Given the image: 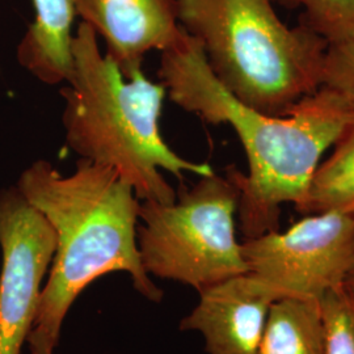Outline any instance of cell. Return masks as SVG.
<instances>
[{"label":"cell","instance_id":"6da1fadb","mask_svg":"<svg viewBox=\"0 0 354 354\" xmlns=\"http://www.w3.org/2000/svg\"><path fill=\"white\" fill-rule=\"evenodd\" d=\"M158 77L178 108L207 124H226L241 140L248 172L228 167L226 175L239 193L243 241L279 230L282 205H302L323 153L354 120L353 111L323 87L288 115L263 113L241 102L218 82L200 44L185 30L160 51Z\"/></svg>","mask_w":354,"mask_h":354},{"label":"cell","instance_id":"7a4b0ae2","mask_svg":"<svg viewBox=\"0 0 354 354\" xmlns=\"http://www.w3.org/2000/svg\"><path fill=\"white\" fill-rule=\"evenodd\" d=\"M16 185L48 219L57 238L28 337L30 354L55 351L76 298L108 273L124 272L149 302L163 301L165 292L140 263V200L113 168L79 158L74 172L64 176L50 162L38 159L21 172Z\"/></svg>","mask_w":354,"mask_h":354},{"label":"cell","instance_id":"3957f363","mask_svg":"<svg viewBox=\"0 0 354 354\" xmlns=\"http://www.w3.org/2000/svg\"><path fill=\"white\" fill-rule=\"evenodd\" d=\"M74 68L61 89L66 145L80 159L106 165L124 178L140 201L175 203L177 194L162 171L207 176L214 169L177 155L163 140L159 118L167 89L143 71L127 79L102 54L96 32L86 23L73 37Z\"/></svg>","mask_w":354,"mask_h":354},{"label":"cell","instance_id":"277c9868","mask_svg":"<svg viewBox=\"0 0 354 354\" xmlns=\"http://www.w3.org/2000/svg\"><path fill=\"white\" fill-rule=\"evenodd\" d=\"M176 7L180 26L241 102L288 115L320 88L328 44L301 23L286 26L272 0H176Z\"/></svg>","mask_w":354,"mask_h":354},{"label":"cell","instance_id":"5b68a950","mask_svg":"<svg viewBox=\"0 0 354 354\" xmlns=\"http://www.w3.org/2000/svg\"><path fill=\"white\" fill-rule=\"evenodd\" d=\"M239 193L226 175L200 177L175 203L140 201V263L155 279L200 291L247 273L236 238Z\"/></svg>","mask_w":354,"mask_h":354},{"label":"cell","instance_id":"8992f818","mask_svg":"<svg viewBox=\"0 0 354 354\" xmlns=\"http://www.w3.org/2000/svg\"><path fill=\"white\" fill-rule=\"evenodd\" d=\"M247 273L285 297L320 301L344 286L354 257V214L304 215L285 231L241 241Z\"/></svg>","mask_w":354,"mask_h":354},{"label":"cell","instance_id":"52a82bcc","mask_svg":"<svg viewBox=\"0 0 354 354\" xmlns=\"http://www.w3.org/2000/svg\"><path fill=\"white\" fill-rule=\"evenodd\" d=\"M57 248L48 219L17 185L0 189V354H21Z\"/></svg>","mask_w":354,"mask_h":354},{"label":"cell","instance_id":"ba28073f","mask_svg":"<svg viewBox=\"0 0 354 354\" xmlns=\"http://www.w3.org/2000/svg\"><path fill=\"white\" fill-rule=\"evenodd\" d=\"M198 295V304L178 328L198 332L207 354H257L270 306L285 297L250 273L215 283Z\"/></svg>","mask_w":354,"mask_h":354},{"label":"cell","instance_id":"9c48e42d","mask_svg":"<svg viewBox=\"0 0 354 354\" xmlns=\"http://www.w3.org/2000/svg\"><path fill=\"white\" fill-rule=\"evenodd\" d=\"M75 15L102 37L127 79L140 74L147 53L176 44L184 30L176 0H71Z\"/></svg>","mask_w":354,"mask_h":354},{"label":"cell","instance_id":"30bf717a","mask_svg":"<svg viewBox=\"0 0 354 354\" xmlns=\"http://www.w3.org/2000/svg\"><path fill=\"white\" fill-rule=\"evenodd\" d=\"M35 20L16 49L19 64L44 84L68 80L74 68L71 0H32Z\"/></svg>","mask_w":354,"mask_h":354},{"label":"cell","instance_id":"8fae6325","mask_svg":"<svg viewBox=\"0 0 354 354\" xmlns=\"http://www.w3.org/2000/svg\"><path fill=\"white\" fill-rule=\"evenodd\" d=\"M257 354H326L320 301L283 297L270 306Z\"/></svg>","mask_w":354,"mask_h":354},{"label":"cell","instance_id":"7c38bea8","mask_svg":"<svg viewBox=\"0 0 354 354\" xmlns=\"http://www.w3.org/2000/svg\"><path fill=\"white\" fill-rule=\"evenodd\" d=\"M299 214L342 212L354 214V120L317 165L307 196L295 209Z\"/></svg>","mask_w":354,"mask_h":354},{"label":"cell","instance_id":"4fadbf2b","mask_svg":"<svg viewBox=\"0 0 354 354\" xmlns=\"http://www.w3.org/2000/svg\"><path fill=\"white\" fill-rule=\"evenodd\" d=\"M288 10H301V24L328 46L354 38V0H276Z\"/></svg>","mask_w":354,"mask_h":354},{"label":"cell","instance_id":"5bb4252c","mask_svg":"<svg viewBox=\"0 0 354 354\" xmlns=\"http://www.w3.org/2000/svg\"><path fill=\"white\" fill-rule=\"evenodd\" d=\"M326 328V354H354V294L345 286L320 299Z\"/></svg>","mask_w":354,"mask_h":354},{"label":"cell","instance_id":"9a60e30c","mask_svg":"<svg viewBox=\"0 0 354 354\" xmlns=\"http://www.w3.org/2000/svg\"><path fill=\"white\" fill-rule=\"evenodd\" d=\"M320 87L336 93L354 112V38L328 46Z\"/></svg>","mask_w":354,"mask_h":354},{"label":"cell","instance_id":"2e32d148","mask_svg":"<svg viewBox=\"0 0 354 354\" xmlns=\"http://www.w3.org/2000/svg\"><path fill=\"white\" fill-rule=\"evenodd\" d=\"M344 286H345L348 290L351 291V292H353L354 294V257L353 263H352L351 270H349V273H348V277L345 279Z\"/></svg>","mask_w":354,"mask_h":354},{"label":"cell","instance_id":"e0dca14e","mask_svg":"<svg viewBox=\"0 0 354 354\" xmlns=\"http://www.w3.org/2000/svg\"><path fill=\"white\" fill-rule=\"evenodd\" d=\"M42 354H54V352H46V353H42Z\"/></svg>","mask_w":354,"mask_h":354}]
</instances>
